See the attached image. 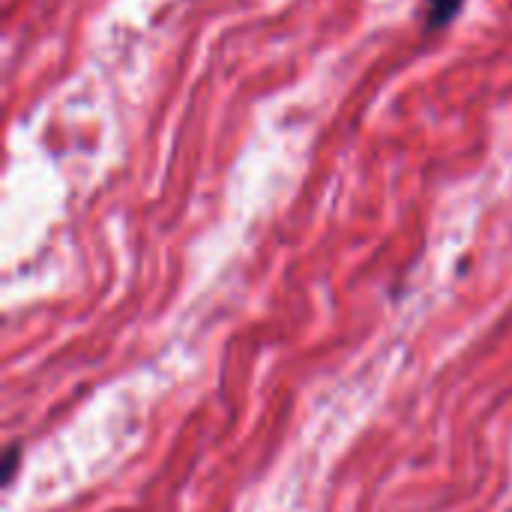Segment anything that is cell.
<instances>
[{
	"instance_id": "obj_2",
	"label": "cell",
	"mask_w": 512,
	"mask_h": 512,
	"mask_svg": "<svg viewBox=\"0 0 512 512\" xmlns=\"http://www.w3.org/2000/svg\"><path fill=\"white\" fill-rule=\"evenodd\" d=\"M18 465H21V444H6L3 450V486H9L18 474Z\"/></svg>"
},
{
	"instance_id": "obj_1",
	"label": "cell",
	"mask_w": 512,
	"mask_h": 512,
	"mask_svg": "<svg viewBox=\"0 0 512 512\" xmlns=\"http://www.w3.org/2000/svg\"><path fill=\"white\" fill-rule=\"evenodd\" d=\"M465 9V0H426L423 9V30L426 33H438L444 27H450L459 12Z\"/></svg>"
}]
</instances>
